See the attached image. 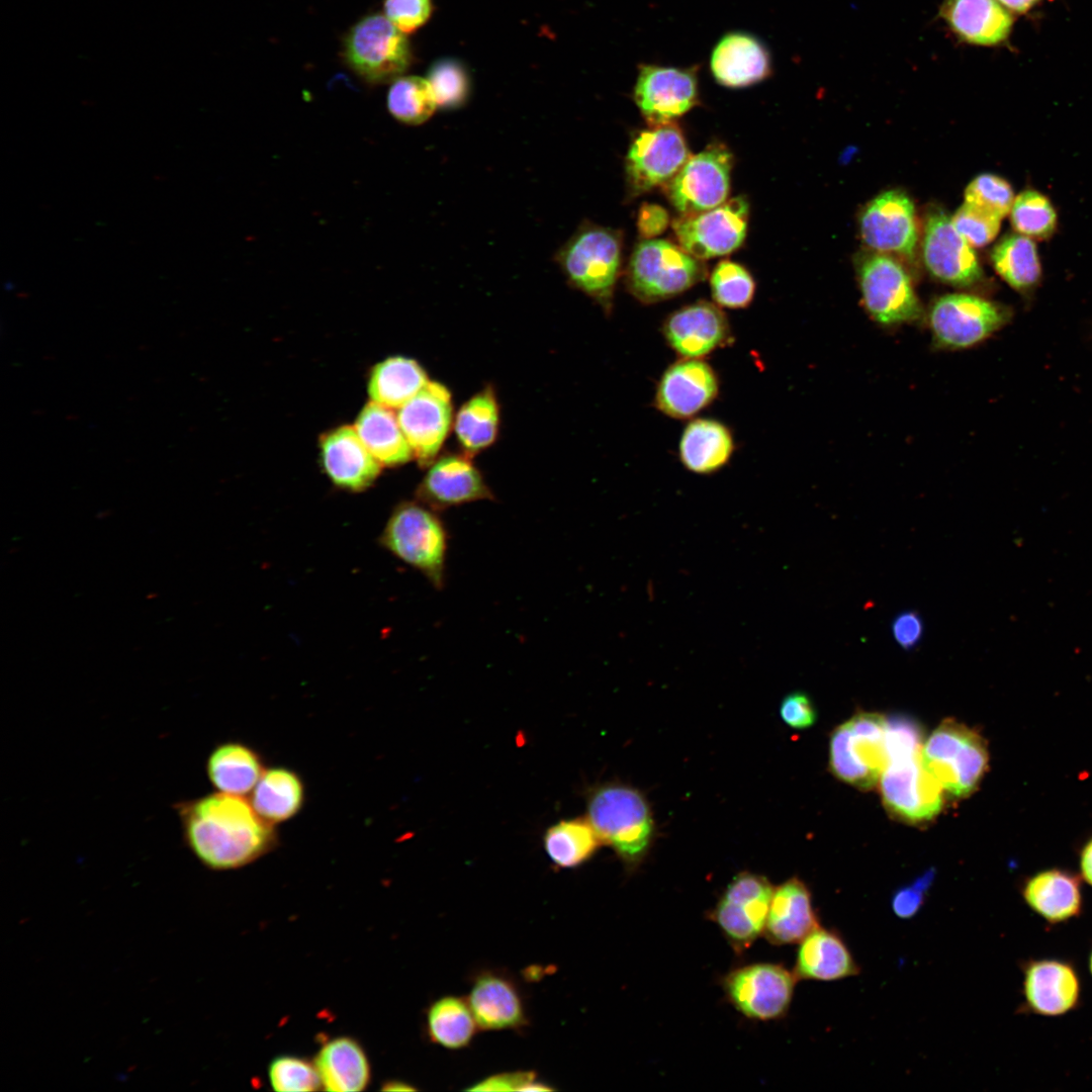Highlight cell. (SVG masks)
<instances>
[{"label":"cell","instance_id":"obj_35","mask_svg":"<svg viewBox=\"0 0 1092 1092\" xmlns=\"http://www.w3.org/2000/svg\"><path fill=\"white\" fill-rule=\"evenodd\" d=\"M679 459L684 466L698 474H710L727 464L734 451L731 431L713 419L690 422L680 437Z\"/></svg>","mask_w":1092,"mask_h":1092},{"label":"cell","instance_id":"obj_30","mask_svg":"<svg viewBox=\"0 0 1092 1092\" xmlns=\"http://www.w3.org/2000/svg\"><path fill=\"white\" fill-rule=\"evenodd\" d=\"M939 14L959 39L977 46L1003 42L1014 22L998 0H943Z\"/></svg>","mask_w":1092,"mask_h":1092},{"label":"cell","instance_id":"obj_11","mask_svg":"<svg viewBox=\"0 0 1092 1092\" xmlns=\"http://www.w3.org/2000/svg\"><path fill=\"white\" fill-rule=\"evenodd\" d=\"M858 282L863 306L876 323L898 326L921 315L910 276L889 255L876 253L863 259L858 268Z\"/></svg>","mask_w":1092,"mask_h":1092},{"label":"cell","instance_id":"obj_38","mask_svg":"<svg viewBox=\"0 0 1092 1092\" xmlns=\"http://www.w3.org/2000/svg\"><path fill=\"white\" fill-rule=\"evenodd\" d=\"M428 381L425 370L417 361L404 357H391L373 368L368 391L371 401L398 410Z\"/></svg>","mask_w":1092,"mask_h":1092},{"label":"cell","instance_id":"obj_26","mask_svg":"<svg viewBox=\"0 0 1092 1092\" xmlns=\"http://www.w3.org/2000/svg\"><path fill=\"white\" fill-rule=\"evenodd\" d=\"M1026 907L1050 926L1078 919L1084 911L1081 879L1061 868H1050L1026 877L1019 888Z\"/></svg>","mask_w":1092,"mask_h":1092},{"label":"cell","instance_id":"obj_14","mask_svg":"<svg viewBox=\"0 0 1092 1092\" xmlns=\"http://www.w3.org/2000/svg\"><path fill=\"white\" fill-rule=\"evenodd\" d=\"M732 163L731 153L722 145L709 146L691 156L664 185L670 203L681 214L703 212L721 205L729 194Z\"/></svg>","mask_w":1092,"mask_h":1092},{"label":"cell","instance_id":"obj_4","mask_svg":"<svg viewBox=\"0 0 1092 1092\" xmlns=\"http://www.w3.org/2000/svg\"><path fill=\"white\" fill-rule=\"evenodd\" d=\"M395 557L419 570L438 589L445 582L448 532L436 511L404 502L391 513L380 538Z\"/></svg>","mask_w":1092,"mask_h":1092},{"label":"cell","instance_id":"obj_29","mask_svg":"<svg viewBox=\"0 0 1092 1092\" xmlns=\"http://www.w3.org/2000/svg\"><path fill=\"white\" fill-rule=\"evenodd\" d=\"M321 447L325 471L340 487L362 490L380 472L381 464L368 451L355 428L343 426L330 432Z\"/></svg>","mask_w":1092,"mask_h":1092},{"label":"cell","instance_id":"obj_34","mask_svg":"<svg viewBox=\"0 0 1092 1092\" xmlns=\"http://www.w3.org/2000/svg\"><path fill=\"white\" fill-rule=\"evenodd\" d=\"M255 811L277 825L297 816L306 801L302 777L284 765L266 767L248 797Z\"/></svg>","mask_w":1092,"mask_h":1092},{"label":"cell","instance_id":"obj_53","mask_svg":"<svg viewBox=\"0 0 1092 1092\" xmlns=\"http://www.w3.org/2000/svg\"><path fill=\"white\" fill-rule=\"evenodd\" d=\"M891 629L897 644L905 650H910L921 641L924 625L921 616L916 611L909 610L895 617Z\"/></svg>","mask_w":1092,"mask_h":1092},{"label":"cell","instance_id":"obj_20","mask_svg":"<svg viewBox=\"0 0 1092 1092\" xmlns=\"http://www.w3.org/2000/svg\"><path fill=\"white\" fill-rule=\"evenodd\" d=\"M860 236L871 249L912 259L918 242L915 209L911 199L899 190L875 197L859 219Z\"/></svg>","mask_w":1092,"mask_h":1092},{"label":"cell","instance_id":"obj_1","mask_svg":"<svg viewBox=\"0 0 1092 1092\" xmlns=\"http://www.w3.org/2000/svg\"><path fill=\"white\" fill-rule=\"evenodd\" d=\"M187 848L213 871L244 868L274 850L276 826L264 820L248 797L215 792L174 806Z\"/></svg>","mask_w":1092,"mask_h":1092},{"label":"cell","instance_id":"obj_41","mask_svg":"<svg viewBox=\"0 0 1092 1092\" xmlns=\"http://www.w3.org/2000/svg\"><path fill=\"white\" fill-rule=\"evenodd\" d=\"M991 259L1001 278L1017 290L1032 287L1040 277L1036 245L1023 235L1006 236L995 246Z\"/></svg>","mask_w":1092,"mask_h":1092},{"label":"cell","instance_id":"obj_28","mask_svg":"<svg viewBox=\"0 0 1092 1092\" xmlns=\"http://www.w3.org/2000/svg\"><path fill=\"white\" fill-rule=\"evenodd\" d=\"M820 926L807 885L793 877L774 888L763 931L774 945L800 942Z\"/></svg>","mask_w":1092,"mask_h":1092},{"label":"cell","instance_id":"obj_9","mask_svg":"<svg viewBox=\"0 0 1092 1092\" xmlns=\"http://www.w3.org/2000/svg\"><path fill=\"white\" fill-rule=\"evenodd\" d=\"M797 977L781 964L754 963L737 967L721 979L728 1002L756 1021L784 1018L789 1012Z\"/></svg>","mask_w":1092,"mask_h":1092},{"label":"cell","instance_id":"obj_23","mask_svg":"<svg viewBox=\"0 0 1092 1092\" xmlns=\"http://www.w3.org/2000/svg\"><path fill=\"white\" fill-rule=\"evenodd\" d=\"M718 392V376L707 362L700 358H682L662 373L654 404L662 414L685 420L711 404Z\"/></svg>","mask_w":1092,"mask_h":1092},{"label":"cell","instance_id":"obj_6","mask_svg":"<svg viewBox=\"0 0 1092 1092\" xmlns=\"http://www.w3.org/2000/svg\"><path fill=\"white\" fill-rule=\"evenodd\" d=\"M706 274L703 261L681 247L650 239L634 249L626 269V285L639 301L655 303L687 291Z\"/></svg>","mask_w":1092,"mask_h":1092},{"label":"cell","instance_id":"obj_17","mask_svg":"<svg viewBox=\"0 0 1092 1092\" xmlns=\"http://www.w3.org/2000/svg\"><path fill=\"white\" fill-rule=\"evenodd\" d=\"M681 130L672 122L641 131L626 157V174L632 194L668 183L690 158Z\"/></svg>","mask_w":1092,"mask_h":1092},{"label":"cell","instance_id":"obj_36","mask_svg":"<svg viewBox=\"0 0 1092 1092\" xmlns=\"http://www.w3.org/2000/svg\"><path fill=\"white\" fill-rule=\"evenodd\" d=\"M354 428L381 466L400 465L414 458L392 408L371 401L359 414Z\"/></svg>","mask_w":1092,"mask_h":1092},{"label":"cell","instance_id":"obj_45","mask_svg":"<svg viewBox=\"0 0 1092 1092\" xmlns=\"http://www.w3.org/2000/svg\"><path fill=\"white\" fill-rule=\"evenodd\" d=\"M269 1082L278 1092H307L322 1088L314 1063L296 1057H276L268 1068Z\"/></svg>","mask_w":1092,"mask_h":1092},{"label":"cell","instance_id":"obj_15","mask_svg":"<svg viewBox=\"0 0 1092 1092\" xmlns=\"http://www.w3.org/2000/svg\"><path fill=\"white\" fill-rule=\"evenodd\" d=\"M880 779L885 806L906 822L929 821L942 807L944 789L924 767L922 750L890 759Z\"/></svg>","mask_w":1092,"mask_h":1092},{"label":"cell","instance_id":"obj_40","mask_svg":"<svg viewBox=\"0 0 1092 1092\" xmlns=\"http://www.w3.org/2000/svg\"><path fill=\"white\" fill-rule=\"evenodd\" d=\"M602 844L587 818L564 819L548 827L544 849L554 866L574 869L589 860Z\"/></svg>","mask_w":1092,"mask_h":1092},{"label":"cell","instance_id":"obj_12","mask_svg":"<svg viewBox=\"0 0 1092 1092\" xmlns=\"http://www.w3.org/2000/svg\"><path fill=\"white\" fill-rule=\"evenodd\" d=\"M1007 320L996 303L968 293L938 297L929 308L927 324L937 347L960 350L982 342Z\"/></svg>","mask_w":1092,"mask_h":1092},{"label":"cell","instance_id":"obj_54","mask_svg":"<svg viewBox=\"0 0 1092 1092\" xmlns=\"http://www.w3.org/2000/svg\"><path fill=\"white\" fill-rule=\"evenodd\" d=\"M669 223L667 211L657 205L644 203L639 209L637 226L640 236L646 240L660 235Z\"/></svg>","mask_w":1092,"mask_h":1092},{"label":"cell","instance_id":"obj_33","mask_svg":"<svg viewBox=\"0 0 1092 1092\" xmlns=\"http://www.w3.org/2000/svg\"><path fill=\"white\" fill-rule=\"evenodd\" d=\"M322 1089L331 1092H358L371 1079L369 1060L353 1037L337 1036L325 1042L314 1061Z\"/></svg>","mask_w":1092,"mask_h":1092},{"label":"cell","instance_id":"obj_21","mask_svg":"<svg viewBox=\"0 0 1092 1092\" xmlns=\"http://www.w3.org/2000/svg\"><path fill=\"white\" fill-rule=\"evenodd\" d=\"M923 261L934 278L948 285L967 287L982 277V269L972 246L943 211L932 212L926 219Z\"/></svg>","mask_w":1092,"mask_h":1092},{"label":"cell","instance_id":"obj_43","mask_svg":"<svg viewBox=\"0 0 1092 1092\" xmlns=\"http://www.w3.org/2000/svg\"><path fill=\"white\" fill-rule=\"evenodd\" d=\"M1010 219L1018 234L1030 239H1045L1057 226V213L1050 199L1031 189L1014 197Z\"/></svg>","mask_w":1092,"mask_h":1092},{"label":"cell","instance_id":"obj_46","mask_svg":"<svg viewBox=\"0 0 1092 1092\" xmlns=\"http://www.w3.org/2000/svg\"><path fill=\"white\" fill-rule=\"evenodd\" d=\"M428 81L438 107H458L468 96V76L463 66L455 60L442 59L433 64L429 70Z\"/></svg>","mask_w":1092,"mask_h":1092},{"label":"cell","instance_id":"obj_31","mask_svg":"<svg viewBox=\"0 0 1092 1092\" xmlns=\"http://www.w3.org/2000/svg\"><path fill=\"white\" fill-rule=\"evenodd\" d=\"M859 971L839 932L818 926L800 941L793 972L798 980L829 982L856 976Z\"/></svg>","mask_w":1092,"mask_h":1092},{"label":"cell","instance_id":"obj_24","mask_svg":"<svg viewBox=\"0 0 1092 1092\" xmlns=\"http://www.w3.org/2000/svg\"><path fill=\"white\" fill-rule=\"evenodd\" d=\"M420 503L438 512L494 498L470 455L447 453L436 459L417 490Z\"/></svg>","mask_w":1092,"mask_h":1092},{"label":"cell","instance_id":"obj_56","mask_svg":"<svg viewBox=\"0 0 1092 1092\" xmlns=\"http://www.w3.org/2000/svg\"><path fill=\"white\" fill-rule=\"evenodd\" d=\"M1008 10L1022 14L1029 11L1040 0H998Z\"/></svg>","mask_w":1092,"mask_h":1092},{"label":"cell","instance_id":"obj_7","mask_svg":"<svg viewBox=\"0 0 1092 1092\" xmlns=\"http://www.w3.org/2000/svg\"><path fill=\"white\" fill-rule=\"evenodd\" d=\"M832 772L862 790L873 788L889 764L886 718L862 712L838 726L829 743Z\"/></svg>","mask_w":1092,"mask_h":1092},{"label":"cell","instance_id":"obj_2","mask_svg":"<svg viewBox=\"0 0 1092 1092\" xmlns=\"http://www.w3.org/2000/svg\"><path fill=\"white\" fill-rule=\"evenodd\" d=\"M586 818L601 842L614 850L628 871L645 860L654 841L655 823L639 790L619 783L593 788L586 797Z\"/></svg>","mask_w":1092,"mask_h":1092},{"label":"cell","instance_id":"obj_37","mask_svg":"<svg viewBox=\"0 0 1092 1092\" xmlns=\"http://www.w3.org/2000/svg\"><path fill=\"white\" fill-rule=\"evenodd\" d=\"M478 1029L466 998L444 995L433 1001L426 1011L430 1041L446 1050L459 1051L469 1046Z\"/></svg>","mask_w":1092,"mask_h":1092},{"label":"cell","instance_id":"obj_55","mask_svg":"<svg viewBox=\"0 0 1092 1092\" xmlns=\"http://www.w3.org/2000/svg\"><path fill=\"white\" fill-rule=\"evenodd\" d=\"M1079 873L1080 878L1092 888V837L1079 852Z\"/></svg>","mask_w":1092,"mask_h":1092},{"label":"cell","instance_id":"obj_25","mask_svg":"<svg viewBox=\"0 0 1092 1092\" xmlns=\"http://www.w3.org/2000/svg\"><path fill=\"white\" fill-rule=\"evenodd\" d=\"M662 333L668 346L682 358H702L728 342L730 326L719 306L700 300L670 313Z\"/></svg>","mask_w":1092,"mask_h":1092},{"label":"cell","instance_id":"obj_3","mask_svg":"<svg viewBox=\"0 0 1092 1092\" xmlns=\"http://www.w3.org/2000/svg\"><path fill=\"white\" fill-rule=\"evenodd\" d=\"M621 257L620 232L585 222L558 250L555 260L573 287L609 311L620 275Z\"/></svg>","mask_w":1092,"mask_h":1092},{"label":"cell","instance_id":"obj_10","mask_svg":"<svg viewBox=\"0 0 1092 1092\" xmlns=\"http://www.w3.org/2000/svg\"><path fill=\"white\" fill-rule=\"evenodd\" d=\"M774 887L762 875L738 873L710 911L723 936L737 954L763 935Z\"/></svg>","mask_w":1092,"mask_h":1092},{"label":"cell","instance_id":"obj_48","mask_svg":"<svg viewBox=\"0 0 1092 1092\" xmlns=\"http://www.w3.org/2000/svg\"><path fill=\"white\" fill-rule=\"evenodd\" d=\"M951 220L960 235L976 248L991 243L1001 223L1000 217L968 202L957 210Z\"/></svg>","mask_w":1092,"mask_h":1092},{"label":"cell","instance_id":"obj_49","mask_svg":"<svg viewBox=\"0 0 1092 1092\" xmlns=\"http://www.w3.org/2000/svg\"><path fill=\"white\" fill-rule=\"evenodd\" d=\"M466 1091H554L555 1088L540 1081L534 1071H511L489 1075L473 1083Z\"/></svg>","mask_w":1092,"mask_h":1092},{"label":"cell","instance_id":"obj_58","mask_svg":"<svg viewBox=\"0 0 1092 1092\" xmlns=\"http://www.w3.org/2000/svg\"><path fill=\"white\" fill-rule=\"evenodd\" d=\"M1087 966H1088L1089 973H1090V975L1092 977V946H1091L1090 951L1088 953Z\"/></svg>","mask_w":1092,"mask_h":1092},{"label":"cell","instance_id":"obj_44","mask_svg":"<svg viewBox=\"0 0 1092 1092\" xmlns=\"http://www.w3.org/2000/svg\"><path fill=\"white\" fill-rule=\"evenodd\" d=\"M710 284L712 296L719 306L744 308L754 296L755 282L751 274L740 264L728 260L716 265Z\"/></svg>","mask_w":1092,"mask_h":1092},{"label":"cell","instance_id":"obj_32","mask_svg":"<svg viewBox=\"0 0 1092 1092\" xmlns=\"http://www.w3.org/2000/svg\"><path fill=\"white\" fill-rule=\"evenodd\" d=\"M265 768L261 753L238 740L215 745L205 762L207 779L217 792L245 797L250 795Z\"/></svg>","mask_w":1092,"mask_h":1092},{"label":"cell","instance_id":"obj_18","mask_svg":"<svg viewBox=\"0 0 1092 1092\" xmlns=\"http://www.w3.org/2000/svg\"><path fill=\"white\" fill-rule=\"evenodd\" d=\"M633 98L651 126L669 123L698 104V67L640 64Z\"/></svg>","mask_w":1092,"mask_h":1092},{"label":"cell","instance_id":"obj_5","mask_svg":"<svg viewBox=\"0 0 1092 1092\" xmlns=\"http://www.w3.org/2000/svg\"><path fill=\"white\" fill-rule=\"evenodd\" d=\"M924 767L956 797L975 792L989 766L985 738L976 730L946 719L922 747Z\"/></svg>","mask_w":1092,"mask_h":1092},{"label":"cell","instance_id":"obj_52","mask_svg":"<svg viewBox=\"0 0 1092 1092\" xmlns=\"http://www.w3.org/2000/svg\"><path fill=\"white\" fill-rule=\"evenodd\" d=\"M780 716L794 729H807L816 722L815 707L809 696L803 692L791 693L783 699Z\"/></svg>","mask_w":1092,"mask_h":1092},{"label":"cell","instance_id":"obj_57","mask_svg":"<svg viewBox=\"0 0 1092 1092\" xmlns=\"http://www.w3.org/2000/svg\"><path fill=\"white\" fill-rule=\"evenodd\" d=\"M382 1090H386V1091H416L418 1089L416 1087H414L413 1085H411L410 1083H406V1082H403V1081H398V1080H393V1081H388V1082L384 1083V1086H383Z\"/></svg>","mask_w":1092,"mask_h":1092},{"label":"cell","instance_id":"obj_50","mask_svg":"<svg viewBox=\"0 0 1092 1092\" xmlns=\"http://www.w3.org/2000/svg\"><path fill=\"white\" fill-rule=\"evenodd\" d=\"M385 16L403 33H410L429 19L432 13L431 0H385Z\"/></svg>","mask_w":1092,"mask_h":1092},{"label":"cell","instance_id":"obj_19","mask_svg":"<svg viewBox=\"0 0 1092 1092\" xmlns=\"http://www.w3.org/2000/svg\"><path fill=\"white\" fill-rule=\"evenodd\" d=\"M400 428L422 467L437 457L452 425V400L447 387L436 381L428 383L397 410Z\"/></svg>","mask_w":1092,"mask_h":1092},{"label":"cell","instance_id":"obj_39","mask_svg":"<svg viewBox=\"0 0 1092 1092\" xmlns=\"http://www.w3.org/2000/svg\"><path fill=\"white\" fill-rule=\"evenodd\" d=\"M498 426V402L491 387L483 388L464 402L454 421L457 440L470 456L495 441Z\"/></svg>","mask_w":1092,"mask_h":1092},{"label":"cell","instance_id":"obj_51","mask_svg":"<svg viewBox=\"0 0 1092 1092\" xmlns=\"http://www.w3.org/2000/svg\"><path fill=\"white\" fill-rule=\"evenodd\" d=\"M934 869L927 870L910 885L899 888L891 900L893 912L902 919L915 916L922 908L934 881Z\"/></svg>","mask_w":1092,"mask_h":1092},{"label":"cell","instance_id":"obj_27","mask_svg":"<svg viewBox=\"0 0 1092 1092\" xmlns=\"http://www.w3.org/2000/svg\"><path fill=\"white\" fill-rule=\"evenodd\" d=\"M771 57L755 35L732 31L715 44L710 69L714 79L728 88H743L759 83L771 74Z\"/></svg>","mask_w":1092,"mask_h":1092},{"label":"cell","instance_id":"obj_16","mask_svg":"<svg viewBox=\"0 0 1092 1092\" xmlns=\"http://www.w3.org/2000/svg\"><path fill=\"white\" fill-rule=\"evenodd\" d=\"M748 203L734 197L721 205L693 214H681L672 222L680 247L704 260L738 249L746 236Z\"/></svg>","mask_w":1092,"mask_h":1092},{"label":"cell","instance_id":"obj_47","mask_svg":"<svg viewBox=\"0 0 1092 1092\" xmlns=\"http://www.w3.org/2000/svg\"><path fill=\"white\" fill-rule=\"evenodd\" d=\"M1014 200L1010 184L994 174H981L965 190V202L986 210L1001 219L1011 209Z\"/></svg>","mask_w":1092,"mask_h":1092},{"label":"cell","instance_id":"obj_13","mask_svg":"<svg viewBox=\"0 0 1092 1092\" xmlns=\"http://www.w3.org/2000/svg\"><path fill=\"white\" fill-rule=\"evenodd\" d=\"M1021 1003L1017 1013L1061 1017L1082 1004L1083 986L1076 965L1060 958L1021 961Z\"/></svg>","mask_w":1092,"mask_h":1092},{"label":"cell","instance_id":"obj_22","mask_svg":"<svg viewBox=\"0 0 1092 1092\" xmlns=\"http://www.w3.org/2000/svg\"><path fill=\"white\" fill-rule=\"evenodd\" d=\"M466 999L481 1030L520 1031L529 1024L524 994L504 971L484 969L474 974Z\"/></svg>","mask_w":1092,"mask_h":1092},{"label":"cell","instance_id":"obj_42","mask_svg":"<svg viewBox=\"0 0 1092 1092\" xmlns=\"http://www.w3.org/2000/svg\"><path fill=\"white\" fill-rule=\"evenodd\" d=\"M387 107L398 121L418 125L432 116L437 103L428 80L418 76H401L389 88Z\"/></svg>","mask_w":1092,"mask_h":1092},{"label":"cell","instance_id":"obj_8","mask_svg":"<svg viewBox=\"0 0 1092 1092\" xmlns=\"http://www.w3.org/2000/svg\"><path fill=\"white\" fill-rule=\"evenodd\" d=\"M343 55L350 69L370 84L393 82L412 62L404 33L379 13L367 15L351 27L344 39Z\"/></svg>","mask_w":1092,"mask_h":1092}]
</instances>
